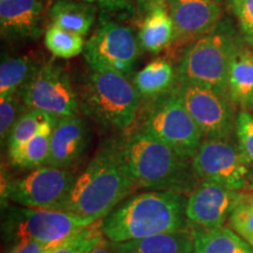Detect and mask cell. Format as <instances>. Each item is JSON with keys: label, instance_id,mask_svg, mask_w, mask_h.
Wrapping results in <instances>:
<instances>
[{"label": "cell", "instance_id": "obj_1", "mask_svg": "<svg viewBox=\"0 0 253 253\" xmlns=\"http://www.w3.org/2000/svg\"><path fill=\"white\" fill-rule=\"evenodd\" d=\"M135 189L120 137L114 138L101 145L56 210L97 221L108 216Z\"/></svg>", "mask_w": 253, "mask_h": 253}, {"label": "cell", "instance_id": "obj_2", "mask_svg": "<svg viewBox=\"0 0 253 253\" xmlns=\"http://www.w3.org/2000/svg\"><path fill=\"white\" fill-rule=\"evenodd\" d=\"M186 201L188 196L167 190H149L126 198L102 219L104 238L125 243L189 229Z\"/></svg>", "mask_w": 253, "mask_h": 253}, {"label": "cell", "instance_id": "obj_3", "mask_svg": "<svg viewBox=\"0 0 253 253\" xmlns=\"http://www.w3.org/2000/svg\"><path fill=\"white\" fill-rule=\"evenodd\" d=\"M120 143L136 188L189 196L199 183L190 158L140 128L120 137Z\"/></svg>", "mask_w": 253, "mask_h": 253}, {"label": "cell", "instance_id": "obj_4", "mask_svg": "<svg viewBox=\"0 0 253 253\" xmlns=\"http://www.w3.org/2000/svg\"><path fill=\"white\" fill-rule=\"evenodd\" d=\"M78 99L82 112L106 130L132 128L142 107L134 82L115 72L90 69L82 81Z\"/></svg>", "mask_w": 253, "mask_h": 253}, {"label": "cell", "instance_id": "obj_5", "mask_svg": "<svg viewBox=\"0 0 253 253\" xmlns=\"http://www.w3.org/2000/svg\"><path fill=\"white\" fill-rule=\"evenodd\" d=\"M240 38L227 21L190 43L177 68V84H191L227 93L231 62Z\"/></svg>", "mask_w": 253, "mask_h": 253}, {"label": "cell", "instance_id": "obj_6", "mask_svg": "<svg viewBox=\"0 0 253 253\" xmlns=\"http://www.w3.org/2000/svg\"><path fill=\"white\" fill-rule=\"evenodd\" d=\"M95 220L55 210L8 207L2 217V235L9 244L62 242L87 229Z\"/></svg>", "mask_w": 253, "mask_h": 253}, {"label": "cell", "instance_id": "obj_7", "mask_svg": "<svg viewBox=\"0 0 253 253\" xmlns=\"http://www.w3.org/2000/svg\"><path fill=\"white\" fill-rule=\"evenodd\" d=\"M138 128L190 160L204 141L203 134L182 103L175 88L170 93L145 103Z\"/></svg>", "mask_w": 253, "mask_h": 253}, {"label": "cell", "instance_id": "obj_8", "mask_svg": "<svg viewBox=\"0 0 253 253\" xmlns=\"http://www.w3.org/2000/svg\"><path fill=\"white\" fill-rule=\"evenodd\" d=\"M141 47L132 28L101 17L100 25L86 42L84 55L93 71L115 72L128 77L140 55Z\"/></svg>", "mask_w": 253, "mask_h": 253}, {"label": "cell", "instance_id": "obj_9", "mask_svg": "<svg viewBox=\"0 0 253 253\" xmlns=\"http://www.w3.org/2000/svg\"><path fill=\"white\" fill-rule=\"evenodd\" d=\"M77 177L69 169L42 166L20 178L7 179L1 186V197L20 207L56 210L68 196Z\"/></svg>", "mask_w": 253, "mask_h": 253}, {"label": "cell", "instance_id": "obj_10", "mask_svg": "<svg viewBox=\"0 0 253 253\" xmlns=\"http://www.w3.org/2000/svg\"><path fill=\"white\" fill-rule=\"evenodd\" d=\"M19 94L27 109L39 110L56 120L79 115L80 112L69 75L53 61L40 65Z\"/></svg>", "mask_w": 253, "mask_h": 253}, {"label": "cell", "instance_id": "obj_11", "mask_svg": "<svg viewBox=\"0 0 253 253\" xmlns=\"http://www.w3.org/2000/svg\"><path fill=\"white\" fill-rule=\"evenodd\" d=\"M175 90L204 140H231L236 134L235 103L229 93L191 84H177Z\"/></svg>", "mask_w": 253, "mask_h": 253}, {"label": "cell", "instance_id": "obj_12", "mask_svg": "<svg viewBox=\"0 0 253 253\" xmlns=\"http://www.w3.org/2000/svg\"><path fill=\"white\" fill-rule=\"evenodd\" d=\"M194 171L201 181L217 183L242 191L248 189L253 166L231 140H204L191 158Z\"/></svg>", "mask_w": 253, "mask_h": 253}, {"label": "cell", "instance_id": "obj_13", "mask_svg": "<svg viewBox=\"0 0 253 253\" xmlns=\"http://www.w3.org/2000/svg\"><path fill=\"white\" fill-rule=\"evenodd\" d=\"M242 191L217 183L201 181L188 196L185 216L191 227L214 229L224 226L235 210Z\"/></svg>", "mask_w": 253, "mask_h": 253}, {"label": "cell", "instance_id": "obj_14", "mask_svg": "<svg viewBox=\"0 0 253 253\" xmlns=\"http://www.w3.org/2000/svg\"><path fill=\"white\" fill-rule=\"evenodd\" d=\"M175 25L173 45L192 43L216 26L220 19L219 2L212 0H167Z\"/></svg>", "mask_w": 253, "mask_h": 253}, {"label": "cell", "instance_id": "obj_15", "mask_svg": "<svg viewBox=\"0 0 253 253\" xmlns=\"http://www.w3.org/2000/svg\"><path fill=\"white\" fill-rule=\"evenodd\" d=\"M48 0H0V26L2 37L36 40L42 33L48 15Z\"/></svg>", "mask_w": 253, "mask_h": 253}, {"label": "cell", "instance_id": "obj_16", "mask_svg": "<svg viewBox=\"0 0 253 253\" xmlns=\"http://www.w3.org/2000/svg\"><path fill=\"white\" fill-rule=\"evenodd\" d=\"M89 132L84 120L80 115L58 119L50 136L49 155L45 166L61 169L78 163L87 149Z\"/></svg>", "mask_w": 253, "mask_h": 253}, {"label": "cell", "instance_id": "obj_17", "mask_svg": "<svg viewBox=\"0 0 253 253\" xmlns=\"http://www.w3.org/2000/svg\"><path fill=\"white\" fill-rule=\"evenodd\" d=\"M175 25L166 2L155 4L142 20L138 39L142 48L150 53H160L175 41Z\"/></svg>", "mask_w": 253, "mask_h": 253}, {"label": "cell", "instance_id": "obj_18", "mask_svg": "<svg viewBox=\"0 0 253 253\" xmlns=\"http://www.w3.org/2000/svg\"><path fill=\"white\" fill-rule=\"evenodd\" d=\"M132 82L142 104H145L173 90L177 84V72L169 60L157 58L136 73Z\"/></svg>", "mask_w": 253, "mask_h": 253}, {"label": "cell", "instance_id": "obj_19", "mask_svg": "<svg viewBox=\"0 0 253 253\" xmlns=\"http://www.w3.org/2000/svg\"><path fill=\"white\" fill-rule=\"evenodd\" d=\"M227 93L240 109L253 110V52L243 41L231 62Z\"/></svg>", "mask_w": 253, "mask_h": 253}, {"label": "cell", "instance_id": "obj_20", "mask_svg": "<svg viewBox=\"0 0 253 253\" xmlns=\"http://www.w3.org/2000/svg\"><path fill=\"white\" fill-rule=\"evenodd\" d=\"M97 5L82 0H55L50 5V24L79 36L86 37L96 17Z\"/></svg>", "mask_w": 253, "mask_h": 253}, {"label": "cell", "instance_id": "obj_21", "mask_svg": "<svg viewBox=\"0 0 253 253\" xmlns=\"http://www.w3.org/2000/svg\"><path fill=\"white\" fill-rule=\"evenodd\" d=\"M123 253H194L191 227L119 243Z\"/></svg>", "mask_w": 253, "mask_h": 253}, {"label": "cell", "instance_id": "obj_22", "mask_svg": "<svg viewBox=\"0 0 253 253\" xmlns=\"http://www.w3.org/2000/svg\"><path fill=\"white\" fill-rule=\"evenodd\" d=\"M191 230L194 235V253H253L252 246L231 227H191Z\"/></svg>", "mask_w": 253, "mask_h": 253}, {"label": "cell", "instance_id": "obj_23", "mask_svg": "<svg viewBox=\"0 0 253 253\" xmlns=\"http://www.w3.org/2000/svg\"><path fill=\"white\" fill-rule=\"evenodd\" d=\"M55 121V119H50L43 123L39 131L27 143H25L19 150L8 155L13 166L24 169H36L45 166L49 155L50 136Z\"/></svg>", "mask_w": 253, "mask_h": 253}, {"label": "cell", "instance_id": "obj_24", "mask_svg": "<svg viewBox=\"0 0 253 253\" xmlns=\"http://www.w3.org/2000/svg\"><path fill=\"white\" fill-rule=\"evenodd\" d=\"M39 66L30 56H4L0 63V96L18 93Z\"/></svg>", "mask_w": 253, "mask_h": 253}, {"label": "cell", "instance_id": "obj_25", "mask_svg": "<svg viewBox=\"0 0 253 253\" xmlns=\"http://www.w3.org/2000/svg\"><path fill=\"white\" fill-rule=\"evenodd\" d=\"M46 48L60 59H72L84 53L86 42L84 37L62 30L50 24L43 37Z\"/></svg>", "mask_w": 253, "mask_h": 253}, {"label": "cell", "instance_id": "obj_26", "mask_svg": "<svg viewBox=\"0 0 253 253\" xmlns=\"http://www.w3.org/2000/svg\"><path fill=\"white\" fill-rule=\"evenodd\" d=\"M50 119L54 118L46 113L39 112V110L27 109L15 122L13 129L8 136V155L19 150L25 143H27L39 131L43 123H46Z\"/></svg>", "mask_w": 253, "mask_h": 253}, {"label": "cell", "instance_id": "obj_27", "mask_svg": "<svg viewBox=\"0 0 253 253\" xmlns=\"http://www.w3.org/2000/svg\"><path fill=\"white\" fill-rule=\"evenodd\" d=\"M227 223L229 227L253 248V190L242 191Z\"/></svg>", "mask_w": 253, "mask_h": 253}, {"label": "cell", "instance_id": "obj_28", "mask_svg": "<svg viewBox=\"0 0 253 253\" xmlns=\"http://www.w3.org/2000/svg\"><path fill=\"white\" fill-rule=\"evenodd\" d=\"M102 219L95 221L87 229L69 238L52 253H91L103 238Z\"/></svg>", "mask_w": 253, "mask_h": 253}, {"label": "cell", "instance_id": "obj_29", "mask_svg": "<svg viewBox=\"0 0 253 253\" xmlns=\"http://www.w3.org/2000/svg\"><path fill=\"white\" fill-rule=\"evenodd\" d=\"M27 110L20 94H8L0 96V137L1 142L7 141L18 119Z\"/></svg>", "mask_w": 253, "mask_h": 253}, {"label": "cell", "instance_id": "obj_30", "mask_svg": "<svg viewBox=\"0 0 253 253\" xmlns=\"http://www.w3.org/2000/svg\"><path fill=\"white\" fill-rule=\"evenodd\" d=\"M236 136L240 150L253 166V115L250 112L240 110L237 114Z\"/></svg>", "mask_w": 253, "mask_h": 253}, {"label": "cell", "instance_id": "obj_31", "mask_svg": "<svg viewBox=\"0 0 253 253\" xmlns=\"http://www.w3.org/2000/svg\"><path fill=\"white\" fill-rule=\"evenodd\" d=\"M229 6L238 20L245 42L253 47V0H229Z\"/></svg>", "mask_w": 253, "mask_h": 253}, {"label": "cell", "instance_id": "obj_32", "mask_svg": "<svg viewBox=\"0 0 253 253\" xmlns=\"http://www.w3.org/2000/svg\"><path fill=\"white\" fill-rule=\"evenodd\" d=\"M99 6L102 11L101 17H122V15L134 14L137 9L136 0H82Z\"/></svg>", "mask_w": 253, "mask_h": 253}, {"label": "cell", "instance_id": "obj_33", "mask_svg": "<svg viewBox=\"0 0 253 253\" xmlns=\"http://www.w3.org/2000/svg\"><path fill=\"white\" fill-rule=\"evenodd\" d=\"M72 238V237H71ZM69 239V238H68ZM68 239L56 243H40V242H27L11 246L6 253H52L65 244Z\"/></svg>", "mask_w": 253, "mask_h": 253}, {"label": "cell", "instance_id": "obj_34", "mask_svg": "<svg viewBox=\"0 0 253 253\" xmlns=\"http://www.w3.org/2000/svg\"><path fill=\"white\" fill-rule=\"evenodd\" d=\"M91 253H123L119 243L110 242L107 238H102V240L96 245Z\"/></svg>", "mask_w": 253, "mask_h": 253}, {"label": "cell", "instance_id": "obj_35", "mask_svg": "<svg viewBox=\"0 0 253 253\" xmlns=\"http://www.w3.org/2000/svg\"><path fill=\"white\" fill-rule=\"evenodd\" d=\"M160 1H163V0H136V4H137L138 11L145 14L155 4Z\"/></svg>", "mask_w": 253, "mask_h": 253}, {"label": "cell", "instance_id": "obj_36", "mask_svg": "<svg viewBox=\"0 0 253 253\" xmlns=\"http://www.w3.org/2000/svg\"><path fill=\"white\" fill-rule=\"evenodd\" d=\"M248 190H253V173H252L251 181H250V184H249V188H248Z\"/></svg>", "mask_w": 253, "mask_h": 253}, {"label": "cell", "instance_id": "obj_37", "mask_svg": "<svg viewBox=\"0 0 253 253\" xmlns=\"http://www.w3.org/2000/svg\"><path fill=\"white\" fill-rule=\"evenodd\" d=\"M212 1H217V2H219V1H220V0H212Z\"/></svg>", "mask_w": 253, "mask_h": 253}]
</instances>
